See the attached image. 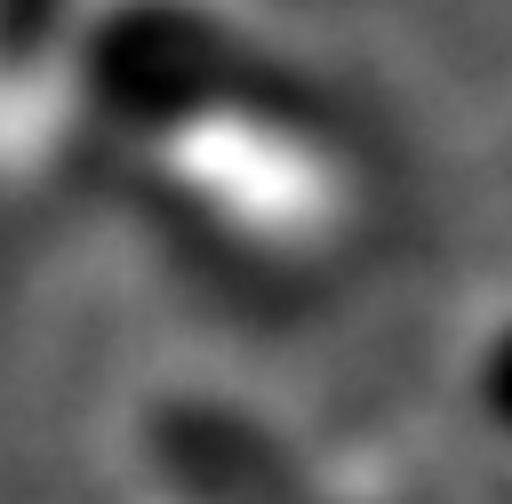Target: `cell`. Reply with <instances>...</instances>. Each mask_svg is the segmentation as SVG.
Here are the masks:
<instances>
[{"label": "cell", "instance_id": "6da1fadb", "mask_svg": "<svg viewBox=\"0 0 512 504\" xmlns=\"http://www.w3.org/2000/svg\"><path fill=\"white\" fill-rule=\"evenodd\" d=\"M472 408H480V424L496 432V440H512V312L480 336V352H472Z\"/></svg>", "mask_w": 512, "mask_h": 504}]
</instances>
